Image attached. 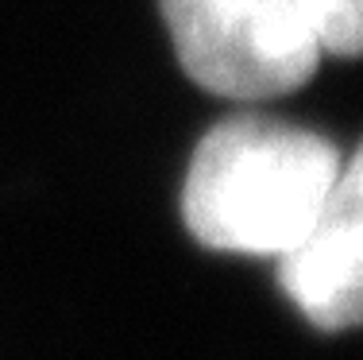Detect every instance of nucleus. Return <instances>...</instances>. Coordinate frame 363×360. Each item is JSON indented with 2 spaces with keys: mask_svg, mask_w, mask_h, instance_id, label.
Returning <instances> with one entry per match:
<instances>
[{
  "mask_svg": "<svg viewBox=\"0 0 363 360\" xmlns=\"http://www.w3.org/2000/svg\"><path fill=\"white\" fill-rule=\"evenodd\" d=\"M340 151L317 132L267 116H228L201 136L182 186V217L197 244L282 256L328 202Z\"/></svg>",
  "mask_w": 363,
  "mask_h": 360,
  "instance_id": "1",
  "label": "nucleus"
},
{
  "mask_svg": "<svg viewBox=\"0 0 363 360\" xmlns=\"http://www.w3.org/2000/svg\"><path fill=\"white\" fill-rule=\"evenodd\" d=\"M182 70L228 101H271L317 74L321 43L298 0H159Z\"/></svg>",
  "mask_w": 363,
  "mask_h": 360,
  "instance_id": "2",
  "label": "nucleus"
},
{
  "mask_svg": "<svg viewBox=\"0 0 363 360\" xmlns=\"http://www.w3.org/2000/svg\"><path fill=\"white\" fill-rule=\"evenodd\" d=\"M359 151L340 167L328 202L306 236L279 260V283L290 302L321 333L356 329L363 318V190Z\"/></svg>",
  "mask_w": 363,
  "mask_h": 360,
  "instance_id": "3",
  "label": "nucleus"
},
{
  "mask_svg": "<svg viewBox=\"0 0 363 360\" xmlns=\"http://www.w3.org/2000/svg\"><path fill=\"white\" fill-rule=\"evenodd\" d=\"M306 20L313 23L321 50L336 58H352L363 39V0H298Z\"/></svg>",
  "mask_w": 363,
  "mask_h": 360,
  "instance_id": "4",
  "label": "nucleus"
}]
</instances>
